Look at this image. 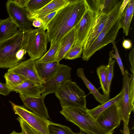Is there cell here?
<instances>
[{"label": "cell", "instance_id": "obj_1", "mask_svg": "<svg viewBox=\"0 0 134 134\" xmlns=\"http://www.w3.org/2000/svg\"><path fill=\"white\" fill-rule=\"evenodd\" d=\"M86 0H70L47 25L46 32L50 45L61 39L78 24L89 8Z\"/></svg>", "mask_w": 134, "mask_h": 134}, {"label": "cell", "instance_id": "obj_2", "mask_svg": "<svg viewBox=\"0 0 134 134\" xmlns=\"http://www.w3.org/2000/svg\"><path fill=\"white\" fill-rule=\"evenodd\" d=\"M123 1L120 0L109 14L107 22L102 31L90 46L83 51V60L88 61L97 51L115 41L118 31L121 28L120 20L122 14L119 13V10Z\"/></svg>", "mask_w": 134, "mask_h": 134}, {"label": "cell", "instance_id": "obj_3", "mask_svg": "<svg viewBox=\"0 0 134 134\" xmlns=\"http://www.w3.org/2000/svg\"><path fill=\"white\" fill-rule=\"evenodd\" d=\"M60 113L87 134H113L102 127L89 113L87 108L63 107Z\"/></svg>", "mask_w": 134, "mask_h": 134}, {"label": "cell", "instance_id": "obj_4", "mask_svg": "<svg viewBox=\"0 0 134 134\" xmlns=\"http://www.w3.org/2000/svg\"><path fill=\"white\" fill-rule=\"evenodd\" d=\"M19 30L14 36L0 42V68H10L20 62L17 58L19 50L24 48L26 32Z\"/></svg>", "mask_w": 134, "mask_h": 134}, {"label": "cell", "instance_id": "obj_5", "mask_svg": "<svg viewBox=\"0 0 134 134\" xmlns=\"http://www.w3.org/2000/svg\"><path fill=\"white\" fill-rule=\"evenodd\" d=\"M55 94L62 107L87 108L85 92L75 82L67 81Z\"/></svg>", "mask_w": 134, "mask_h": 134}, {"label": "cell", "instance_id": "obj_6", "mask_svg": "<svg viewBox=\"0 0 134 134\" xmlns=\"http://www.w3.org/2000/svg\"><path fill=\"white\" fill-rule=\"evenodd\" d=\"M46 30L42 25L26 32L24 48L30 58L35 60L41 58L47 51L48 41Z\"/></svg>", "mask_w": 134, "mask_h": 134}, {"label": "cell", "instance_id": "obj_7", "mask_svg": "<svg viewBox=\"0 0 134 134\" xmlns=\"http://www.w3.org/2000/svg\"><path fill=\"white\" fill-rule=\"evenodd\" d=\"M15 114L18 115L29 126L41 134H48V127L52 122L26 109L24 106L10 101Z\"/></svg>", "mask_w": 134, "mask_h": 134}, {"label": "cell", "instance_id": "obj_8", "mask_svg": "<svg viewBox=\"0 0 134 134\" xmlns=\"http://www.w3.org/2000/svg\"><path fill=\"white\" fill-rule=\"evenodd\" d=\"M6 7L9 16L19 30L26 31L32 29L33 21L30 19L29 13L25 7L20 6L12 0H8Z\"/></svg>", "mask_w": 134, "mask_h": 134}, {"label": "cell", "instance_id": "obj_9", "mask_svg": "<svg viewBox=\"0 0 134 134\" xmlns=\"http://www.w3.org/2000/svg\"><path fill=\"white\" fill-rule=\"evenodd\" d=\"M72 68L66 65L60 64L55 74L48 81L42 84L41 96L55 93L67 81L71 80Z\"/></svg>", "mask_w": 134, "mask_h": 134}, {"label": "cell", "instance_id": "obj_10", "mask_svg": "<svg viewBox=\"0 0 134 134\" xmlns=\"http://www.w3.org/2000/svg\"><path fill=\"white\" fill-rule=\"evenodd\" d=\"M129 74L127 69L124 71L123 78L122 90L123 95L121 100L118 103V108L121 120L128 125L130 115L134 111V99L131 97L129 89Z\"/></svg>", "mask_w": 134, "mask_h": 134}, {"label": "cell", "instance_id": "obj_11", "mask_svg": "<svg viewBox=\"0 0 134 134\" xmlns=\"http://www.w3.org/2000/svg\"><path fill=\"white\" fill-rule=\"evenodd\" d=\"M98 14L89 8L78 24L75 26L76 38L74 45L83 47L92 26Z\"/></svg>", "mask_w": 134, "mask_h": 134}, {"label": "cell", "instance_id": "obj_12", "mask_svg": "<svg viewBox=\"0 0 134 134\" xmlns=\"http://www.w3.org/2000/svg\"><path fill=\"white\" fill-rule=\"evenodd\" d=\"M118 103L102 113L96 119L102 127L109 132L113 133L114 130L120 125L121 119Z\"/></svg>", "mask_w": 134, "mask_h": 134}, {"label": "cell", "instance_id": "obj_13", "mask_svg": "<svg viewBox=\"0 0 134 134\" xmlns=\"http://www.w3.org/2000/svg\"><path fill=\"white\" fill-rule=\"evenodd\" d=\"M35 60L30 58L9 68L8 71L13 72L22 76L27 80L42 85L43 83L38 75L35 65Z\"/></svg>", "mask_w": 134, "mask_h": 134}, {"label": "cell", "instance_id": "obj_14", "mask_svg": "<svg viewBox=\"0 0 134 134\" xmlns=\"http://www.w3.org/2000/svg\"><path fill=\"white\" fill-rule=\"evenodd\" d=\"M24 106L32 112L45 119L50 118L48 110L44 102L45 97H31L19 94Z\"/></svg>", "mask_w": 134, "mask_h": 134}, {"label": "cell", "instance_id": "obj_15", "mask_svg": "<svg viewBox=\"0 0 134 134\" xmlns=\"http://www.w3.org/2000/svg\"><path fill=\"white\" fill-rule=\"evenodd\" d=\"M35 63L38 75L43 83L55 74L60 64L59 62L56 61L41 62L38 59L35 60Z\"/></svg>", "mask_w": 134, "mask_h": 134}, {"label": "cell", "instance_id": "obj_16", "mask_svg": "<svg viewBox=\"0 0 134 134\" xmlns=\"http://www.w3.org/2000/svg\"><path fill=\"white\" fill-rule=\"evenodd\" d=\"M109 15H98L84 44L83 51L85 50L90 46L102 31L107 22Z\"/></svg>", "mask_w": 134, "mask_h": 134}, {"label": "cell", "instance_id": "obj_17", "mask_svg": "<svg viewBox=\"0 0 134 134\" xmlns=\"http://www.w3.org/2000/svg\"><path fill=\"white\" fill-rule=\"evenodd\" d=\"M42 89L41 85L26 80L14 88L12 91L25 96L39 97L41 96Z\"/></svg>", "mask_w": 134, "mask_h": 134}, {"label": "cell", "instance_id": "obj_18", "mask_svg": "<svg viewBox=\"0 0 134 134\" xmlns=\"http://www.w3.org/2000/svg\"><path fill=\"white\" fill-rule=\"evenodd\" d=\"M76 38V30L74 27L60 41V45L56 61L59 62L64 58L67 53L74 46Z\"/></svg>", "mask_w": 134, "mask_h": 134}, {"label": "cell", "instance_id": "obj_19", "mask_svg": "<svg viewBox=\"0 0 134 134\" xmlns=\"http://www.w3.org/2000/svg\"><path fill=\"white\" fill-rule=\"evenodd\" d=\"M70 0H52L42 8L29 14L30 19L33 21L37 17L61 9L67 4Z\"/></svg>", "mask_w": 134, "mask_h": 134}, {"label": "cell", "instance_id": "obj_20", "mask_svg": "<svg viewBox=\"0 0 134 134\" xmlns=\"http://www.w3.org/2000/svg\"><path fill=\"white\" fill-rule=\"evenodd\" d=\"M19 30L18 26L9 16L3 20L0 24V42L14 36Z\"/></svg>", "mask_w": 134, "mask_h": 134}, {"label": "cell", "instance_id": "obj_21", "mask_svg": "<svg viewBox=\"0 0 134 134\" xmlns=\"http://www.w3.org/2000/svg\"><path fill=\"white\" fill-rule=\"evenodd\" d=\"M77 76L82 80L85 86L89 90L96 100L101 104L108 101L105 97L101 94L95 87L90 82L86 77L84 71V69L80 68L76 70Z\"/></svg>", "mask_w": 134, "mask_h": 134}, {"label": "cell", "instance_id": "obj_22", "mask_svg": "<svg viewBox=\"0 0 134 134\" xmlns=\"http://www.w3.org/2000/svg\"><path fill=\"white\" fill-rule=\"evenodd\" d=\"M123 91L121 90L120 92L115 97L92 109H88V111L90 114L96 120L102 113L114 104L119 102L121 99Z\"/></svg>", "mask_w": 134, "mask_h": 134}, {"label": "cell", "instance_id": "obj_23", "mask_svg": "<svg viewBox=\"0 0 134 134\" xmlns=\"http://www.w3.org/2000/svg\"><path fill=\"white\" fill-rule=\"evenodd\" d=\"M5 84L11 91L15 87L27 80L22 76L12 71H7L4 74Z\"/></svg>", "mask_w": 134, "mask_h": 134}, {"label": "cell", "instance_id": "obj_24", "mask_svg": "<svg viewBox=\"0 0 134 134\" xmlns=\"http://www.w3.org/2000/svg\"><path fill=\"white\" fill-rule=\"evenodd\" d=\"M97 75L99 79L101 88L103 95L107 99V91L108 89V66L102 65L98 67L96 70Z\"/></svg>", "mask_w": 134, "mask_h": 134}, {"label": "cell", "instance_id": "obj_25", "mask_svg": "<svg viewBox=\"0 0 134 134\" xmlns=\"http://www.w3.org/2000/svg\"><path fill=\"white\" fill-rule=\"evenodd\" d=\"M133 14L130 11L127 3L122 14L120 20L121 28L123 29V32L126 36L128 35Z\"/></svg>", "mask_w": 134, "mask_h": 134}, {"label": "cell", "instance_id": "obj_26", "mask_svg": "<svg viewBox=\"0 0 134 134\" xmlns=\"http://www.w3.org/2000/svg\"><path fill=\"white\" fill-rule=\"evenodd\" d=\"M60 45V41L50 45L48 51L40 59L41 62H51L55 61Z\"/></svg>", "mask_w": 134, "mask_h": 134}, {"label": "cell", "instance_id": "obj_27", "mask_svg": "<svg viewBox=\"0 0 134 134\" xmlns=\"http://www.w3.org/2000/svg\"><path fill=\"white\" fill-rule=\"evenodd\" d=\"M119 0H99L98 14H109L114 8Z\"/></svg>", "mask_w": 134, "mask_h": 134}, {"label": "cell", "instance_id": "obj_28", "mask_svg": "<svg viewBox=\"0 0 134 134\" xmlns=\"http://www.w3.org/2000/svg\"><path fill=\"white\" fill-rule=\"evenodd\" d=\"M48 134H75L69 127L52 122L48 126Z\"/></svg>", "mask_w": 134, "mask_h": 134}, {"label": "cell", "instance_id": "obj_29", "mask_svg": "<svg viewBox=\"0 0 134 134\" xmlns=\"http://www.w3.org/2000/svg\"><path fill=\"white\" fill-rule=\"evenodd\" d=\"M114 51L112 50L109 53V57L108 66V89L107 91V99H109V93L111 82L113 76V66L115 63V59L113 57Z\"/></svg>", "mask_w": 134, "mask_h": 134}, {"label": "cell", "instance_id": "obj_30", "mask_svg": "<svg viewBox=\"0 0 134 134\" xmlns=\"http://www.w3.org/2000/svg\"><path fill=\"white\" fill-rule=\"evenodd\" d=\"M52 0H29L25 8L29 14L38 10L48 4Z\"/></svg>", "mask_w": 134, "mask_h": 134}, {"label": "cell", "instance_id": "obj_31", "mask_svg": "<svg viewBox=\"0 0 134 134\" xmlns=\"http://www.w3.org/2000/svg\"><path fill=\"white\" fill-rule=\"evenodd\" d=\"M83 47L78 45L74 46L67 53L64 58L65 59L73 60L81 57Z\"/></svg>", "mask_w": 134, "mask_h": 134}, {"label": "cell", "instance_id": "obj_32", "mask_svg": "<svg viewBox=\"0 0 134 134\" xmlns=\"http://www.w3.org/2000/svg\"><path fill=\"white\" fill-rule=\"evenodd\" d=\"M60 9L40 15L36 17V19L37 18L39 19L42 23V25L46 28V26L48 23Z\"/></svg>", "mask_w": 134, "mask_h": 134}, {"label": "cell", "instance_id": "obj_33", "mask_svg": "<svg viewBox=\"0 0 134 134\" xmlns=\"http://www.w3.org/2000/svg\"><path fill=\"white\" fill-rule=\"evenodd\" d=\"M113 45V47L114 49L115 54L113 55V57L116 60L117 62L120 69L122 75H124V66L121 60L118 51L115 44V41L111 43Z\"/></svg>", "mask_w": 134, "mask_h": 134}, {"label": "cell", "instance_id": "obj_34", "mask_svg": "<svg viewBox=\"0 0 134 134\" xmlns=\"http://www.w3.org/2000/svg\"><path fill=\"white\" fill-rule=\"evenodd\" d=\"M130 62L131 73L134 74V48H133L130 52L129 55Z\"/></svg>", "mask_w": 134, "mask_h": 134}, {"label": "cell", "instance_id": "obj_35", "mask_svg": "<svg viewBox=\"0 0 134 134\" xmlns=\"http://www.w3.org/2000/svg\"><path fill=\"white\" fill-rule=\"evenodd\" d=\"M11 91L7 87L5 83L0 82V94L4 96L8 95Z\"/></svg>", "mask_w": 134, "mask_h": 134}, {"label": "cell", "instance_id": "obj_36", "mask_svg": "<svg viewBox=\"0 0 134 134\" xmlns=\"http://www.w3.org/2000/svg\"><path fill=\"white\" fill-rule=\"evenodd\" d=\"M123 47L126 49H129L131 48L132 44L131 41L130 40L125 39L122 42Z\"/></svg>", "mask_w": 134, "mask_h": 134}, {"label": "cell", "instance_id": "obj_37", "mask_svg": "<svg viewBox=\"0 0 134 134\" xmlns=\"http://www.w3.org/2000/svg\"><path fill=\"white\" fill-rule=\"evenodd\" d=\"M29 0H14V1L20 6L25 7L26 6Z\"/></svg>", "mask_w": 134, "mask_h": 134}, {"label": "cell", "instance_id": "obj_38", "mask_svg": "<svg viewBox=\"0 0 134 134\" xmlns=\"http://www.w3.org/2000/svg\"><path fill=\"white\" fill-rule=\"evenodd\" d=\"M32 25L35 27L39 28L42 25V24L39 19L36 18L33 21Z\"/></svg>", "mask_w": 134, "mask_h": 134}, {"label": "cell", "instance_id": "obj_39", "mask_svg": "<svg viewBox=\"0 0 134 134\" xmlns=\"http://www.w3.org/2000/svg\"><path fill=\"white\" fill-rule=\"evenodd\" d=\"M130 130L128 125L124 123L123 127L124 134H130Z\"/></svg>", "mask_w": 134, "mask_h": 134}, {"label": "cell", "instance_id": "obj_40", "mask_svg": "<svg viewBox=\"0 0 134 134\" xmlns=\"http://www.w3.org/2000/svg\"><path fill=\"white\" fill-rule=\"evenodd\" d=\"M10 134H26V133L25 132L23 131H22L20 133H18L14 131H13Z\"/></svg>", "mask_w": 134, "mask_h": 134}, {"label": "cell", "instance_id": "obj_41", "mask_svg": "<svg viewBox=\"0 0 134 134\" xmlns=\"http://www.w3.org/2000/svg\"><path fill=\"white\" fill-rule=\"evenodd\" d=\"M75 134H85L84 133H83V132H80L79 133H75Z\"/></svg>", "mask_w": 134, "mask_h": 134}, {"label": "cell", "instance_id": "obj_42", "mask_svg": "<svg viewBox=\"0 0 134 134\" xmlns=\"http://www.w3.org/2000/svg\"><path fill=\"white\" fill-rule=\"evenodd\" d=\"M3 20L0 19V24L2 22Z\"/></svg>", "mask_w": 134, "mask_h": 134}]
</instances>
